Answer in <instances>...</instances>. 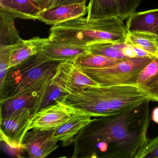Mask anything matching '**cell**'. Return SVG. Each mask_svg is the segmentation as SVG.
Instances as JSON below:
<instances>
[{"label":"cell","mask_w":158,"mask_h":158,"mask_svg":"<svg viewBox=\"0 0 158 158\" xmlns=\"http://www.w3.org/2000/svg\"><path fill=\"white\" fill-rule=\"evenodd\" d=\"M87 17L90 19L119 18L117 0H89Z\"/></svg>","instance_id":"20"},{"label":"cell","mask_w":158,"mask_h":158,"mask_svg":"<svg viewBox=\"0 0 158 158\" xmlns=\"http://www.w3.org/2000/svg\"><path fill=\"white\" fill-rule=\"evenodd\" d=\"M126 25L119 17L90 19L80 17L52 26L48 38L88 47L100 42H124Z\"/></svg>","instance_id":"3"},{"label":"cell","mask_w":158,"mask_h":158,"mask_svg":"<svg viewBox=\"0 0 158 158\" xmlns=\"http://www.w3.org/2000/svg\"><path fill=\"white\" fill-rule=\"evenodd\" d=\"M127 32L145 31L158 33V8L145 11L135 12L127 19Z\"/></svg>","instance_id":"16"},{"label":"cell","mask_w":158,"mask_h":158,"mask_svg":"<svg viewBox=\"0 0 158 158\" xmlns=\"http://www.w3.org/2000/svg\"><path fill=\"white\" fill-rule=\"evenodd\" d=\"M150 102L93 117L75 138L72 158H135L149 139Z\"/></svg>","instance_id":"1"},{"label":"cell","mask_w":158,"mask_h":158,"mask_svg":"<svg viewBox=\"0 0 158 158\" xmlns=\"http://www.w3.org/2000/svg\"><path fill=\"white\" fill-rule=\"evenodd\" d=\"M157 35H158V34H157Z\"/></svg>","instance_id":"29"},{"label":"cell","mask_w":158,"mask_h":158,"mask_svg":"<svg viewBox=\"0 0 158 158\" xmlns=\"http://www.w3.org/2000/svg\"><path fill=\"white\" fill-rule=\"evenodd\" d=\"M67 93L65 89L55 85L51 81L46 91L40 109L52 105L61 96Z\"/></svg>","instance_id":"24"},{"label":"cell","mask_w":158,"mask_h":158,"mask_svg":"<svg viewBox=\"0 0 158 158\" xmlns=\"http://www.w3.org/2000/svg\"><path fill=\"white\" fill-rule=\"evenodd\" d=\"M52 80L1 103V116L10 114L24 109L32 110L35 115L41 108L46 91Z\"/></svg>","instance_id":"10"},{"label":"cell","mask_w":158,"mask_h":158,"mask_svg":"<svg viewBox=\"0 0 158 158\" xmlns=\"http://www.w3.org/2000/svg\"><path fill=\"white\" fill-rule=\"evenodd\" d=\"M154 58L148 57L126 58L104 68H79L100 86L136 85L140 71Z\"/></svg>","instance_id":"5"},{"label":"cell","mask_w":158,"mask_h":158,"mask_svg":"<svg viewBox=\"0 0 158 158\" xmlns=\"http://www.w3.org/2000/svg\"><path fill=\"white\" fill-rule=\"evenodd\" d=\"M135 158H158V136L149 139Z\"/></svg>","instance_id":"26"},{"label":"cell","mask_w":158,"mask_h":158,"mask_svg":"<svg viewBox=\"0 0 158 158\" xmlns=\"http://www.w3.org/2000/svg\"><path fill=\"white\" fill-rule=\"evenodd\" d=\"M152 119L153 121L154 120L156 123H158V108H156L155 110L153 111Z\"/></svg>","instance_id":"28"},{"label":"cell","mask_w":158,"mask_h":158,"mask_svg":"<svg viewBox=\"0 0 158 158\" xmlns=\"http://www.w3.org/2000/svg\"><path fill=\"white\" fill-rule=\"evenodd\" d=\"M55 129L35 128L27 132L22 148L31 158H44L58 148V140L53 137Z\"/></svg>","instance_id":"9"},{"label":"cell","mask_w":158,"mask_h":158,"mask_svg":"<svg viewBox=\"0 0 158 158\" xmlns=\"http://www.w3.org/2000/svg\"><path fill=\"white\" fill-rule=\"evenodd\" d=\"M0 8L21 19L38 20L42 12L36 0H0Z\"/></svg>","instance_id":"15"},{"label":"cell","mask_w":158,"mask_h":158,"mask_svg":"<svg viewBox=\"0 0 158 158\" xmlns=\"http://www.w3.org/2000/svg\"><path fill=\"white\" fill-rule=\"evenodd\" d=\"M52 81L68 93L85 88L100 86L82 72L73 61L61 62Z\"/></svg>","instance_id":"7"},{"label":"cell","mask_w":158,"mask_h":158,"mask_svg":"<svg viewBox=\"0 0 158 158\" xmlns=\"http://www.w3.org/2000/svg\"><path fill=\"white\" fill-rule=\"evenodd\" d=\"M42 11L60 5L86 4L87 0H36Z\"/></svg>","instance_id":"27"},{"label":"cell","mask_w":158,"mask_h":158,"mask_svg":"<svg viewBox=\"0 0 158 158\" xmlns=\"http://www.w3.org/2000/svg\"><path fill=\"white\" fill-rule=\"evenodd\" d=\"M87 14L86 4L60 5L43 11L38 20L48 25L54 26L75 18L83 17Z\"/></svg>","instance_id":"11"},{"label":"cell","mask_w":158,"mask_h":158,"mask_svg":"<svg viewBox=\"0 0 158 158\" xmlns=\"http://www.w3.org/2000/svg\"><path fill=\"white\" fill-rule=\"evenodd\" d=\"M56 101L92 117L114 114L151 101L136 85L85 88L61 96Z\"/></svg>","instance_id":"2"},{"label":"cell","mask_w":158,"mask_h":158,"mask_svg":"<svg viewBox=\"0 0 158 158\" xmlns=\"http://www.w3.org/2000/svg\"><path fill=\"white\" fill-rule=\"evenodd\" d=\"M115 42H100L88 46V52L113 59H126L122 50L114 46Z\"/></svg>","instance_id":"22"},{"label":"cell","mask_w":158,"mask_h":158,"mask_svg":"<svg viewBox=\"0 0 158 158\" xmlns=\"http://www.w3.org/2000/svg\"><path fill=\"white\" fill-rule=\"evenodd\" d=\"M90 114L78 112L70 120L55 128L53 137L62 143L63 147L72 145L77 134L91 121Z\"/></svg>","instance_id":"13"},{"label":"cell","mask_w":158,"mask_h":158,"mask_svg":"<svg viewBox=\"0 0 158 158\" xmlns=\"http://www.w3.org/2000/svg\"><path fill=\"white\" fill-rule=\"evenodd\" d=\"M136 85L151 101L158 102V59L154 58L140 71Z\"/></svg>","instance_id":"14"},{"label":"cell","mask_w":158,"mask_h":158,"mask_svg":"<svg viewBox=\"0 0 158 158\" xmlns=\"http://www.w3.org/2000/svg\"><path fill=\"white\" fill-rule=\"evenodd\" d=\"M47 38L36 37L14 45L12 51L11 67L18 64L37 53L40 51Z\"/></svg>","instance_id":"18"},{"label":"cell","mask_w":158,"mask_h":158,"mask_svg":"<svg viewBox=\"0 0 158 158\" xmlns=\"http://www.w3.org/2000/svg\"><path fill=\"white\" fill-rule=\"evenodd\" d=\"M34 115L32 110L24 109L1 116V141L11 148H22L23 139L29 130V125Z\"/></svg>","instance_id":"6"},{"label":"cell","mask_w":158,"mask_h":158,"mask_svg":"<svg viewBox=\"0 0 158 158\" xmlns=\"http://www.w3.org/2000/svg\"><path fill=\"white\" fill-rule=\"evenodd\" d=\"M13 46L0 47V89H2L8 70L11 68Z\"/></svg>","instance_id":"23"},{"label":"cell","mask_w":158,"mask_h":158,"mask_svg":"<svg viewBox=\"0 0 158 158\" xmlns=\"http://www.w3.org/2000/svg\"><path fill=\"white\" fill-rule=\"evenodd\" d=\"M61 61L51 60L40 51L17 66L11 67L0 89V103L52 80Z\"/></svg>","instance_id":"4"},{"label":"cell","mask_w":158,"mask_h":158,"mask_svg":"<svg viewBox=\"0 0 158 158\" xmlns=\"http://www.w3.org/2000/svg\"><path fill=\"white\" fill-rule=\"evenodd\" d=\"M122 60L88 52L77 57L73 61L80 69H98L110 66Z\"/></svg>","instance_id":"21"},{"label":"cell","mask_w":158,"mask_h":158,"mask_svg":"<svg viewBox=\"0 0 158 158\" xmlns=\"http://www.w3.org/2000/svg\"><path fill=\"white\" fill-rule=\"evenodd\" d=\"M48 58L54 60L73 61L88 52V47L68 44L47 38L40 50Z\"/></svg>","instance_id":"12"},{"label":"cell","mask_w":158,"mask_h":158,"mask_svg":"<svg viewBox=\"0 0 158 158\" xmlns=\"http://www.w3.org/2000/svg\"><path fill=\"white\" fill-rule=\"evenodd\" d=\"M117 1L119 18L123 21L135 13L141 2V0H117Z\"/></svg>","instance_id":"25"},{"label":"cell","mask_w":158,"mask_h":158,"mask_svg":"<svg viewBox=\"0 0 158 158\" xmlns=\"http://www.w3.org/2000/svg\"><path fill=\"white\" fill-rule=\"evenodd\" d=\"M78 111L58 101L40 110L32 117L29 129H54L70 120Z\"/></svg>","instance_id":"8"},{"label":"cell","mask_w":158,"mask_h":158,"mask_svg":"<svg viewBox=\"0 0 158 158\" xmlns=\"http://www.w3.org/2000/svg\"><path fill=\"white\" fill-rule=\"evenodd\" d=\"M17 17L0 8V47L14 46L23 40L15 24Z\"/></svg>","instance_id":"17"},{"label":"cell","mask_w":158,"mask_h":158,"mask_svg":"<svg viewBox=\"0 0 158 158\" xmlns=\"http://www.w3.org/2000/svg\"><path fill=\"white\" fill-rule=\"evenodd\" d=\"M125 43L145 51L158 59V35L145 31L127 32Z\"/></svg>","instance_id":"19"}]
</instances>
